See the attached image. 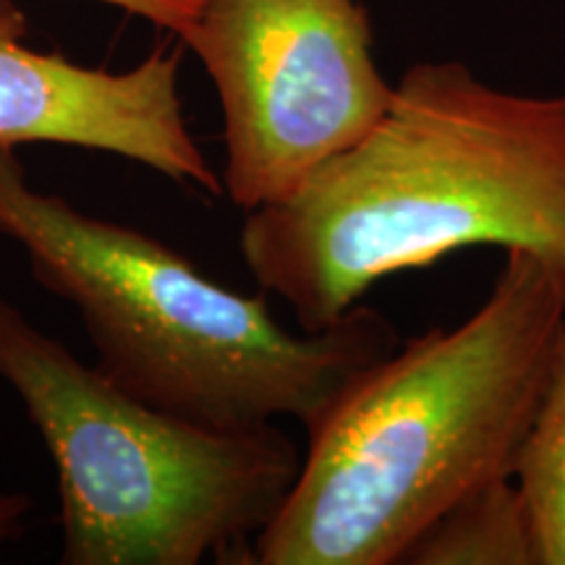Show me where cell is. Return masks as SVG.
I'll return each mask as SVG.
<instances>
[{"label":"cell","instance_id":"cell-4","mask_svg":"<svg viewBox=\"0 0 565 565\" xmlns=\"http://www.w3.org/2000/svg\"><path fill=\"white\" fill-rule=\"evenodd\" d=\"M0 380L53 458L63 565L252 563L299 477L275 424L221 433L141 404L3 294Z\"/></svg>","mask_w":565,"mask_h":565},{"label":"cell","instance_id":"cell-5","mask_svg":"<svg viewBox=\"0 0 565 565\" xmlns=\"http://www.w3.org/2000/svg\"><path fill=\"white\" fill-rule=\"evenodd\" d=\"M181 42L217 89L223 194L244 212L294 192L393 100L356 0H202Z\"/></svg>","mask_w":565,"mask_h":565},{"label":"cell","instance_id":"cell-1","mask_svg":"<svg viewBox=\"0 0 565 565\" xmlns=\"http://www.w3.org/2000/svg\"><path fill=\"white\" fill-rule=\"evenodd\" d=\"M238 246L307 333L380 280L469 246L534 254L565 286V92L519 95L461 61L416 63L356 145L246 212Z\"/></svg>","mask_w":565,"mask_h":565},{"label":"cell","instance_id":"cell-3","mask_svg":"<svg viewBox=\"0 0 565 565\" xmlns=\"http://www.w3.org/2000/svg\"><path fill=\"white\" fill-rule=\"evenodd\" d=\"M0 236L24 249L38 286L76 309L97 372L207 429L294 419L312 433L353 380L401 345L398 328L366 303L294 333L265 296L231 291L150 233L34 189L11 147H0Z\"/></svg>","mask_w":565,"mask_h":565},{"label":"cell","instance_id":"cell-6","mask_svg":"<svg viewBox=\"0 0 565 565\" xmlns=\"http://www.w3.org/2000/svg\"><path fill=\"white\" fill-rule=\"evenodd\" d=\"M24 38L26 17L13 0H0V147H84L223 194L183 118L179 51L158 47L129 71H105L32 51Z\"/></svg>","mask_w":565,"mask_h":565},{"label":"cell","instance_id":"cell-7","mask_svg":"<svg viewBox=\"0 0 565 565\" xmlns=\"http://www.w3.org/2000/svg\"><path fill=\"white\" fill-rule=\"evenodd\" d=\"M398 565H536L532 519L515 479H492L456 500Z\"/></svg>","mask_w":565,"mask_h":565},{"label":"cell","instance_id":"cell-8","mask_svg":"<svg viewBox=\"0 0 565 565\" xmlns=\"http://www.w3.org/2000/svg\"><path fill=\"white\" fill-rule=\"evenodd\" d=\"M513 479L532 519L536 565H565V324Z\"/></svg>","mask_w":565,"mask_h":565},{"label":"cell","instance_id":"cell-2","mask_svg":"<svg viewBox=\"0 0 565 565\" xmlns=\"http://www.w3.org/2000/svg\"><path fill=\"white\" fill-rule=\"evenodd\" d=\"M563 324V280L508 249L469 320L401 343L307 433L252 563L398 565L456 500L513 477Z\"/></svg>","mask_w":565,"mask_h":565},{"label":"cell","instance_id":"cell-9","mask_svg":"<svg viewBox=\"0 0 565 565\" xmlns=\"http://www.w3.org/2000/svg\"><path fill=\"white\" fill-rule=\"evenodd\" d=\"M97 3L116 6L134 17L152 21L154 26L175 34L179 40L192 30L202 9V0H97Z\"/></svg>","mask_w":565,"mask_h":565}]
</instances>
